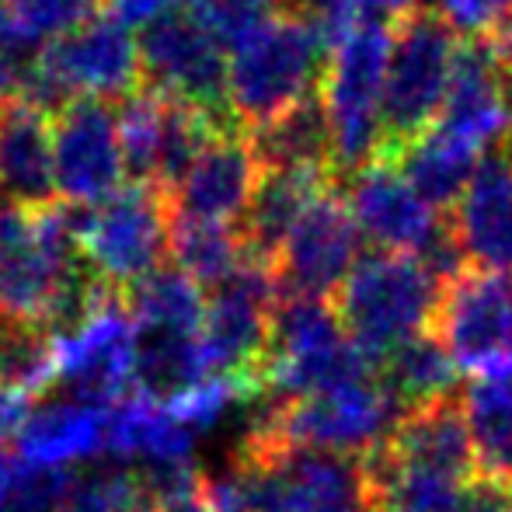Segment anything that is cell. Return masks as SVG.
Returning a JSON list of instances; mask_svg holds the SVG:
<instances>
[{
  "label": "cell",
  "instance_id": "1",
  "mask_svg": "<svg viewBox=\"0 0 512 512\" xmlns=\"http://www.w3.org/2000/svg\"><path fill=\"white\" fill-rule=\"evenodd\" d=\"M328 42L307 11L283 7L227 53V102L241 133L269 126L317 98Z\"/></svg>",
  "mask_w": 512,
  "mask_h": 512
},
{
  "label": "cell",
  "instance_id": "2",
  "mask_svg": "<svg viewBox=\"0 0 512 512\" xmlns=\"http://www.w3.org/2000/svg\"><path fill=\"white\" fill-rule=\"evenodd\" d=\"M394 46V21L359 18L328 46L317 102L328 126L331 171L352 175L384 154V88Z\"/></svg>",
  "mask_w": 512,
  "mask_h": 512
},
{
  "label": "cell",
  "instance_id": "3",
  "mask_svg": "<svg viewBox=\"0 0 512 512\" xmlns=\"http://www.w3.org/2000/svg\"><path fill=\"white\" fill-rule=\"evenodd\" d=\"M443 286V272L429 258L377 251L370 258H359L331 304L352 345L373 366H380L411 338L429 335Z\"/></svg>",
  "mask_w": 512,
  "mask_h": 512
},
{
  "label": "cell",
  "instance_id": "4",
  "mask_svg": "<svg viewBox=\"0 0 512 512\" xmlns=\"http://www.w3.org/2000/svg\"><path fill=\"white\" fill-rule=\"evenodd\" d=\"M234 485L248 512H373L363 460L286 446L255 422Z\"/></svg>",
  "mask_w": 512,
  "mask_h": 512
},
{
  "label": "cell",
  "instance_id": "5",
  "mask_svg": "<svg viewBox=\"0 0 512 512\" xmlns=\"http://www.w3.org/2000/svg\"><path fill=\"white\" fill-rule=\"evenodd\" d=\"M143 88L140 39L112 11L95 14L81 28L46 46L21 67L18 98L56 115L70 102H122Z\"/></svg>",
  "mask_w": 512,
  "mask_h": 512
},
{
  "label": "cell",
  "instance_id": "6",
  "mask_svg": "<svg viewBox=\"0 0 512 512\" xmlns=\"http://www.w3.org/2000/svg\"><path fill=\"white\" fill-rule=\"evenodd\" d=\"M377 366L352 345L331 300L283 297L272 314L269 363L262 398L269 405L328 391L359 377H373Z\"/></svg>",
  "mask_w": 512,
  "mask_h": 512
},
{
  "label": "cell",
  "instance_id": "7",
  "mask_svg": "<svg viewBox=\"0 0 512 512\" xmlns=\"http://www.w3.org/2000/svg\"><path fill=\"white\" fill-rule=\"evenodd\" d=\"M77 223L81 209L63 203L0 206V317L39 324L56 290L88 262Z\"/></svg>",
  "mask_w": 512,
  "mask_h": 512
},
{
  "label": "cell",
  "instance_id": "8",
  "mask_svg": "<svg viewBox=\"0 0 512 512\" xmlns=\"http://www.w3.org/2000/svg\"><path fill=\"white\" fill-rule=\"evenodd\" d=\"M345 203L359 237L384 255L429 258L443 272V279L464 269L446 234L443 213L408 182L401 164L387 150L345 175Z\"/></svg>",
  "mask_w": 512,
  "mask_h": 512
},
{
  "label": "cell",
  "instance_id": "9",
  "mask_svg": "<svg viewBox=\"0 0 512 512\" xmlns=\"http://www.w3.org/2000/svg\"><path fill=\"white\" fill-rule=\"evenodd\" d=\"M401 415L405 411L373 373V377L349 380V384L304 394L283 405H265L258 425L286 446L366 457L391 436Z\"/></svg>",
  "mask_w": 512,
  "mask_h": 512
},
{
  "label": "cell",
  "instance_id": "10",
  "mask_svg": "<svg viewBox=\"0 0 512 512\" xmlns=\"http://www.w3.org/2000/svg\"><path fill=\"white\" fill-rule=\"evenodd\" d=\"M460 39L436 18V11H415L394 18V46L384 88L387 147H401L425 133L443 115L457 77Z\"/></svg>",
  "mask_w": 512,
  "mask_h": 512
},
{
  "label": "cell",
  "instance_id": "11",
  "mask_svg": "<svg viewBox=\"0 0 512 512\" xmlns=\"http://www.w3.org/2000/svg\"><path fill=\"white\" fill-rule=\"evenodd\" d=\"M88 265L112 290L126 293L161 269L171 251V203L157 185L129 182L77 223Z\"/></svg>",
  "mask_w": 512,
  "mask_h": 512
},
{
  "label": "cell",
  "instance_id": "12",
  "mask_svg": "<svg viewBox=\"0 0 512 512\" xmlns=\"http://www.w3.org/2000/svg\"><path fill=\"white\" fill-rule=\"evenodd\" d=\"M429 335L471 377L512 373V272L460 269L446 279Z\"/></svg>",
  "mask_w": 512,
  "mask_h": 512
},
{
  "label": "cell",
  "instance_id": "13",
  "mask_svg": "<svg viewBox=\"0 0 512 512\" xmlns=\"http://www.w3.org/2000/svg\"><path fill=\"white\" fill-rule=\"evenodd\" d=\"M143 88L199 108L223 129H237L227 102V49L185 11L140 28Z\"/></svg>",
  "mask_w": 512,
  "mask_h": 512
},
{
  "label": "cell",
  "instance_id": "14",
  "mask_svg": "<svg viewBox=\"0 0 512 512\" xmlns=\"http://www.w3.org/2000/svg\"><path fill=\"white\" fill-rule=\"evenodd\" d=\"M115 119H119L126 175H133V182L157 185L164 196L185 175V168L206 147L209 136L223 129L199 108L171 102L147 88L122 98Z\"/></svg>",
  "mask_w": 512,
  "mask_h": 512
},
{
  "label": "cell",
  "instance_id": "15",
  "mask_svg": "<svg viewBox=\"0 0 512 512\" xmlns=\"http://www.w3.org/2000/svg\"><path fill=\"white\" fill-rule=\"evenodd\" d=\"M359 262V230L345 192L328 185L317 192L276 255V279L283 297L331 300Z\"/></svg>",
  "mask_w": 512,
  "mask_h": 512
},
{
  "label": "cell",
  "instance_id": "16",
  "mask_svg": "<svg viewBox=\"0 0 512 512\" xmlns=\"http://www.w3.org/2000/svg\"><path fill=\"white\" fill-rule=\"evenodd\" d=\"M56 199L74 209H95L126 182L119 119L105 102H70L53 115Z\"/></svg>",
  "mask_w": 512,
  "mask_h": 512
},
{
  "label": "cell",
  "instance_id": "17",
  "mask_svg": "<svg viewBox=\"0 0 512 512\" xmlns=\"http://www.w3.org/2000/svg\"><path fill=\"white\" fill-rule=\"evenodd\" d=\"M60 377L56 384L81 405L112 408L126 398L136 373V324L126 300L115 297L70 338L56 342Z\"/></svg>",
  "mask_w": 512,
  "mask_h": 512
},
{
  "label": "cell",
  "instance_id": "18",
  "mask_svg": "<svg viewBox=\"0 0 512 512\" xmlns=\"http://www.w3.org/2000/svg\"><path fill=\"white\" fill-rule=\"evenodd\" d=\"M262 175L265 168L251 147V136L241 129H220L168 189L171 216L237 227L255 199Z\"/></svg>",
  "mask_w": 512,
  "mask_h": 512
},
{
  "label": "cell",
  "instance_id": "19",
  "mask_svg": "<svg viewBox=\"0 0 512 512\" xmlns=\"http://www.w3.org/2000/svg\"><path fill=\"white\" fill-rule=\"evenodd\" d=\"M446 234L464 269L512 272V147L474 171L446 213Z\"/></svg>",
  "mask_w": 512,
  "mask_h": 512
},
{
  "label": "cell",
  "instance_id": "20",
  "mask_svg": "<svg viewBox=\"0 0 512 512\" xmlns=\"http://www.w3.org/2000/svg\"><path fill=\"white\" fill-rule=\"evenodd\" d=\"M0 196L21 209L60 203L53 178V115L21 98L0 112Z\"/></svg>",
  "mask_w": 512,
  "mask_h": 512
},
{
  "label": "cell",
  "instance_id": "21",
  "mask_svg": "<svg viewBox=\"0 0 512 512\" xmlns=\"http://www.w3.org/2000/svg\"><path fill=\"white\" fill-rule=\"evenodd\" d=\"M384 443L391 457L405 467L436 471L457 481H474L478 474L471 432H467L464 408H460V391L446 394L432 405L405 411Z\"/></svg>",
  "mask_w": 512,
  "mask_h": 512
},
{
  "label": "cell",
  "instance_id": "22",
  "mask_svg": "<svg viewBox=\"0 0 512 512\" xmlns=\"http://www.w3.org/2000/svg\"><path fill=\"white\" fill-rule=\"evenodd\" d=\"M14 436L21 460L67 471L70 464H84L108 450V408L81 405L74 398L42 401L32 405Z\"/></svg>",
  "mask_w": 512,
  "mask_h": 512
},
{
  "label": "cell",
  "instance_id": "23",
  "mask_svg": "<svg viewBox=\"0 0 512 512\" xmlns=\"http://www.w3.org/2000/svg\"><path fill=\"white\" fill-rule=\"evenodd\" d=\"M328 185H335V175L324 168L265 171L248 213L237 223V230L244 237V248L255 258H262V262L276 265V255L286 237H290L293 223L314 203L317 192H324Z\"/></svg>",
  "mask_w": 512,
  "mask_h": 512
},
{
  "label": "cell",
  "instance_id": "24",
  "mask_svg": "<svg viewBox=\"0 0 512 512\" xmlns=\"http://www.w3.org/2000/svg\"><path fill=\"white\" fill-rule=\"evenodd\" d=\"M460 408L474 446V478L512 488V373L471 377Z\"/></svg>",
  "mask_w": 512,
  "mask_h": 512
},
{
  "label": "cell",
  "instance_id": "25",
  "mask_svg": "<svg viewBox=\"0 0 512 512\" xmlns=\"http://www.w3.org/2000/svg\"><path fill=\"white\" fill-rule=\"evenodd\" d=\"M95 14L98 0H0V56L28 67Z\"/></svg>",
  "mask_w": 512,
  "mask_h": 512
},
{
  "label": "cell",
  "instance_id": "26",
  "mask_svg": "<svg viewBox=\"0 0 512 512\" xmlns=\"http://www.w3.org/2000/svg\"><path fill=\"white\" fill-rule=\"evenodd\" d=\"M126 310L136 331H157V335H203L206 297L185 272L157 269L133 290L122 293Z\"/></svg>",
  "mask_w": 512,
  "mask_h": 512
},
{
  "label": "cell",
  "instance_id": "27",
  "mask_svg": "<svg viewBox=\"0 0 512 512\" xmlns=\"http://www.w3.org/2000/svg\"><path fill=\"white\" fill-rule=\"evenodd\" d=\"M377 377L401 405V411L432 405L446 394H457V363L436 335H418L401 349H394L377 366Z\"/></svg>",
  "mask_w": 512,
  "mask_h": 512
},
{
  "label": "cell",
  "instance_id": "28",
  "mask_svg": "<svg viewBox=\"0 0 512 512\" xmlns=\"http://www.w3.org/2000/svg\"><path fill=\"white\" fill-rule=\"evenodd\" d=\"M171 255L178 272H185L199 290L213 293L248 262L251 251L244 248L241 230L230 223L171 216Z\"/></svg>",
  "mask_w": 512,
  "mask_h": 512
},
{
  "label": "cell",
  "instance_id": "29",
  "mask_svg": "<svg viewBox=\"0 0 512 512\" xmlns=\"http://www.w3.org/2000/svg\"><path fill=\"white\" fill-rule=\"evenodd\" d=\"M248 136L265 171H290V168L331 171L328 126H324V112L317 98H310L300 108L286 112L283 119L269 122V126L255 129Z\"/></svg>",
  "mask_w": 512,
  "mask_h": 512
},
{
  "label": "cell",
  "instance_id": "30",
  "mask_svg": "<svg viewBox=\"0 0 512 512\" xmlns=\"http://www.w3.org/2000/svg\"><path fill=\"white\" fill-rule=\"evenodd\" d=\"M60 377L56 338L42 324L0 317V394L39 398Z\"/></svg>",
  "mask_w": 512,
  "mask_h": 512
},
{
  "label": "cell",
  "instance_id": "31",
  "mask_svg": "<svg viewBox=\"0 0 512 512\" xmlns=\"http://www.w3.org/2000/svg\"><path fill=\"white\" fill-rule=\"evenodd\" d=\"M60 512H154V506H150L136 471L98 467L84 478H74V488Z\"/></svg>",
  "mask_w": 512,
  "mask_h": 512
},
{
  "label": "cell",
  "instance_id": "32",
  "mask_svg": "<svg viewBox=\"0 0 512 512\" xmlns=\"http://www.w3.org/2000/svg\"><path fill=\"white\" fill-rule=\"evenodd\" d=\"M279 11H283V0H185V14L199 28H206L227 53Z\"/></svg>",
  "mask_w": 512,
  "mask_h": 512
},
{
  "label": "cell",
  "instance_id": "33",
  "mask_svg": "<svg viewBox=\"0 0 512 512\" xmlns=\"http://www.w3.org/2000/svg\"><path fill=\"white\" fill-rule=\"evenodd\" d=\"M436 18L457 39L492 42L509 32L512 0H436Z\"/></svg>",
  "mask_w": 512,
  "mask_h": 512
},
{
  "label": "cell",
  "instance_id": "34",
  "mask_svg": "<svg viewBox=\"0 0 512 512\" xmlns=\"http://www.w3.org/2000/svg\"><path fill=\"white\" fill-rule=\"evenodd\" d=\"M178 4H185V0H108L112 14L119 21H126L129 28L154 25L157 18H168V14H175Z\"/></svg>",
  "mask_w": 512,
  "mask_h": 512
},
{
  "label": "cell",
  "instance_id": "35",
  "mask_svg": "<svg viewBox=\"0 0 512 512\" xmlns=\"http://www.w3.org/2000/svg\"><path fill=\"white\" fill-rule=\"evenodd\" d=\"M415 4L418 0H352V7H356L359 14H366V18H384V14H391V21L415 11Z\"/></svg>",
  "mask_w": 512,
  "mask_h": 512
},
{
  "label": "cell",
  "instance_id": "36",
  "mask_svg": "<svg viewBox=\"0 0 512 512\" xmlns=\"http://www.w3.org/2000/svg\"><path fill=\"white\" fill-rule=\"evenodd\" d=\"M18 91H21V67L7 60V56H0V112L18 98Z\"/></svg>",
  "mask_w": 512,
  "mask_h": 512
},
{
  "label": "cell",
  "instance_id": "37",
  "mask_svg": "<svg viewBox=\"0 0 512 512\" xmlns=\"http://www.w3.org/2000/svg\"><path fill=\"white\" fill-rule=\"evenodd\" d=\"M310 0H283V7H307Z\"/></svg>",
  "mask_w": 512,
  "mask_h": 512
},
{
  "label": "cell",
  "instance_id": "38",
  "mask_svg": "<svg viewBox=\"0 0 512 512\" xmlns=\"http://www.w3.org/2000/svg\"><path fill=\"white\" fill-rule=\"evenodd\" d=\"M506 39H509V46H512V18H509V32H506Z\"/></svg>",
  "mask_w": 512,
  "mask_h": 512
},
{
  "label": "cell",
  "instance_id": "39",
  "mask_svg": "<svg viewBox=\"0 0 512 512\" xmlns=\"http://www.w3.org/2000/svg\"><path fill=\"white\" fill-rule=\"evenodd\" d=\"M0 450H4V429H0Z\"/></svg>",
  "mask_w": 512,
  "mask_h": 512
}]
</instances>
